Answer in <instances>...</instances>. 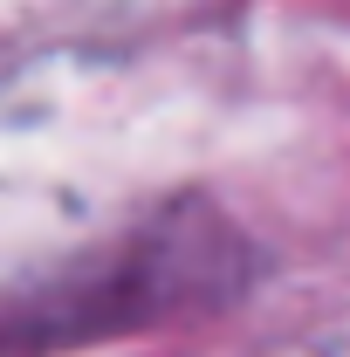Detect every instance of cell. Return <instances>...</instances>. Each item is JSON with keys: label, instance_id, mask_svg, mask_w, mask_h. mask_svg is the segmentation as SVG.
Segmentation results:
<instances>
[{"label": "cell", "instance_id": "6da1fadb", "mask_svg": "<svg viewBox=\"0 0 350 357\" xmlns=\"http://www.w3.org/2000/svg\"><path fill=\"white\" fill-rule=\"evenodd\" d=\"M261 275V255L213 199L185 192L137 220L124 241L96 248L62 275L35 282L0 310V357H55L103 337L158 330L178 316L227 310Z\"/></svg>", "mask_w": 350, "mask_h": 357}]
</instances>
